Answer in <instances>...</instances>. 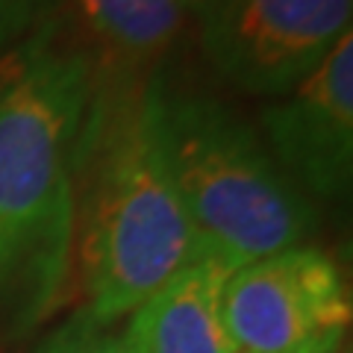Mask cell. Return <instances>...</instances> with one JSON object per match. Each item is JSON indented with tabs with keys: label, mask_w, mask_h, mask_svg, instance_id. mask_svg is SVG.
<instances>
[{
	"label": "cell",
	"mask_w": 353,
	"mask_h": 353,
	"mask_svg": "<svg viewBox=\"0 0 353 353\" xmlns=\"http://www.w3.org/2000/svg\"><path fill=\"white\" fill-rule=\"evenodd\" d=\"M236 353H239V350H236Z\"/></svg>",
	"instance_id": "cell-11"
},
{
	"label": "cell",
	"mask_w": 353,
	"mask_h": 353,
	"mask_svg": "<svg viewBox=\"0 0 353 353\" xmlns=\"http://www.w3.org/2000/svg\"><path fill=\"white\" fill-rule=\"evenodd\" d=\"M97 59L59 12L0 57V341L57 312L77 241V150Z\"/></svg>",
	"instance_id": "cell-1"
},
{
	"label": "cell",
	"mask_w": 353,
	"mask_h": 353,
	"mask_svg": "<svg viewBox=\"0 0 353 353\" xmlns=\"http://www.w3.org/2000/svg\"><path fill=\"white\" fill-rule=\"evenodd\" d=\"M259 136L309 201H341L353 176V32L312 77L259 112Z\"/></svg>",
	"instance_id": "cell-6"
},
{
	"label": "cell",
	"mask_w": 353,
	"mask_h": 353,
	"mask_svg": "<svg viewBox=\"0 0 353 353\" xmlns=\"http://www.w3.org/2000/svg\"><path fill=\"white\" fill-rule=\"evenodd\" d=\"M77 221L88 306L97 324L139 309L194 256V233L162 159L150 74H101L77 150Z\"/></svg>",
	"instance_id": "cell-2"
},
{
	"label": "cell",
	"mask_w": 353,
	"mask_h": 353,
	"mask_svg": "<svg viewBox=\"0 0 353 353\" xmlns=\"http://www.w3.org/2000/svg\"><path fill=\"white\" fill-rule=\"evenodd\" d=\"M36 353H136L124 330L115 324H97L85 312L74 315L62 330H57Z\"/></svg>",
	"instance_id": "cell-9"
},
{
	"label": "cell",
	"mask_w": 353,
	"mask_h": 353,
	"mask_svg": "<svg viewBox=\"0 0 353 353\" xmlns=\"http://www.w3.org/2000/svg\"><path fill=\"white\" fill-rule=\"evenodd\" d=\"M150 109L162 159L194 233V253L239 271L312 239V201L280 171L259 130L227 101L153 68Z\"/></svg>",
	"instance_id": "cell-3"
},
{
	"label": "cell",
	"mask_w": 353,
	"mask_h": 353,
	"mask_svg": "<svg viewBox=\"0 0 353 353\" xmlns=\"http://www.w3.org/2000/svg\"><path fill=\"white\" fill-rule=\"evenodd\" d=\"M221 306L239 353H341L353 318L345 274L312 245L241 265Z\"/></svg>",
	"instance_id": "cell-5"
},
{
	"label": "cell",
	"mask_w": 353,
	"mask_h": 353,
	"mask_svg": "<svg viewBox=\"0 0 353 353\" xmlns=\"http://www.w3.org/2000/svg\"><path fill=\"white\" fill-rule=\"evenodd\" d=\"M230 271L212 256H194L171 274L139 309L124 333L136 353H236L224 324Z\"/></svg>",
	"instance_id": "cell-7"
},
{
	"label": "cell",
	"mask_w": 353,
	"mask_h": 353,
	"mask_svg": "<svg viewBox=\"0 0 353 353\" xmlns=\"http://www.w3.org/2000/svg\"><path fill=\"white\" fill-rule=\"evenodd\" d=\"M194 0H80L83 15L124 65L157 59L171 48Z\"/></svg>",
	"instance_id": "cell-8"
},
{
	"label": "cell",
	"mask_w": 353,
	"mask_h": 353,
	"mask_svg": "<svg viewBox=\"0 0 353 353\" xmlns=\"http://www.w3.org/2000/svg\"><path fill=\"white\" fill-rule=\"evenodd\" d=\"M57 12V0H0V57Z\"/></svg>",
	"instance_id": "cell-10"
},
{
	"label": "cell",
	"mask_w": 353,
	"mask_h": 353,
	"mask_svg": "<svg viewBox=\"0 0 353 353\" xmlns=\"http://www.w3.org/2000/svg\"><path fill=\"white\" fill-rule=\"evenodd\" d=\"M197 41L227 85L283 97L350 32L353 0H194Z\"/></svg>",
	"instance_id": "cell-4"
}]
</instances>
